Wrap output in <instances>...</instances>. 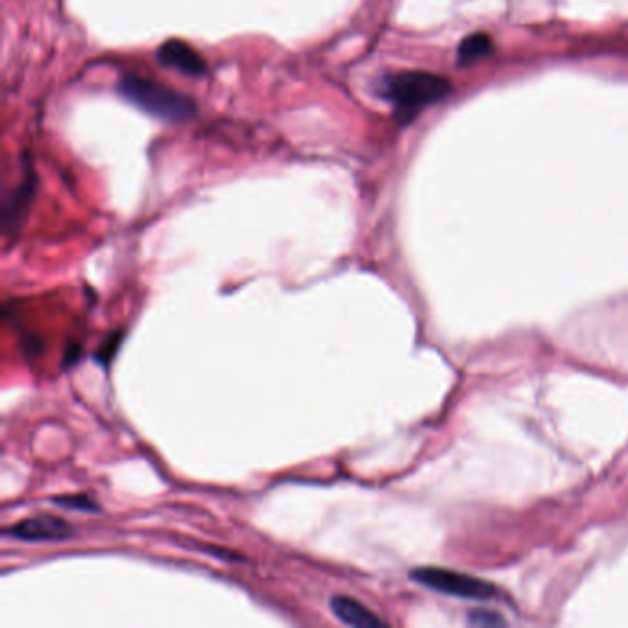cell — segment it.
<instances>
[{
	"label": "cell",
	"mask_w": 628,
	"mask_h": 628,
	"mask_svg": "<svg viewBox=\"0 0 628 628\" xmlns=\"http://www.w3.org/2000/svg\"><path fill=\"white\" fill-rule=\"evenodd\" d=\"M378 93L396 107V117L411 120L426 105L437 104L452 93V85L430 72H400L387 76Z\"/></svg>",
	"instance_id": "1"
},
{
	"label": "cell",
	"mask_w": 628,
	"mask_h": 628,
	"mask_svg": "<svg viewBox=\"0 0 628 628\" xmlns=\"http://www.w3.org/2000/svg\"><path fill=\"white\" fill-rule=\"evenodd\" d=\"M118 93L122 94L128 102L137 105L144 113L166 120V122H187L196 117V102L177 93L174 89L144 80L140 76H128L118 83Z\"/></svg>",
	"instance_id": "2"
},
{
	"label": "cell",
	"mask_w": 628,
	"mask_h": 628,
	"mask_svg": "<svg viewBox=\"0 0 628 628\" xmlns=\"http://www.w3.org/2000/svg\"><path fill=\"white\" fill-rule=\"evenodd\" d=\"M411 579L435 592L463 599H490L496 595V588L490 582L442 568H417Z\"/></svg>",
	"instance_id": "3"
},
{
	"label": "cell",
	"mask_w": 628,
	"mask_h": 628,
	"mask_svg": "<svg viewBox=\"0 0 628 628\" xmlns=\"http://www.w3.org/2000/svg\"><path fill=\"white\" fill-rule=\"evenodd\" d=\"M6 535L23 542H61L74 535V529L67 520L59 516L39 514L12 525L10 529H6Z\"/></svg>",
	"instance_id": "4"
},
{
	"label": "cell",
	"mask_w": 628,
	"mask_h": 628,
	"mask_svg": "<svg viewBox=\"0 0 628 628\" xmlns=\"http://www.w3.org/2000/svg\"><path fill=\"white\" fill-rule=\"evenodd\" d=\"M157 59L164 67L179 70L188 76H203L207 72L205 59L183 41H166L157 52Z\"/></svg>",
	"instance_id": "5"
},
{
	"label": "cell",
	"mask_w": 628,
	"mask_h": 628,
	"mask_svg": "<svg viewBox=\"0 0 628 628\" xmlns=\"http://www.w3.org/2000/svg\"><path fill=\"white\" fill-rule=\"evenodd\" d=\"M330 610L341 623L349 627L373 628L385 625L384 619L376 616L373 610L347 595H334L330 601Z\"/></svg>",
	"instance_id": "6"
},
{
	"label": "cell",
	"mask_w": 628,
	"mask_h": 628,
	"mask_svg": "<svg viewBox=\"0 0 628 628\" xmlns=\"http://www.w3.org/2000/svg\"><path fill=\"white\" fill-rule=\"evenodd\" d=\"M34 183V175H26V177H24L23 185L17 190V194L13 196L12 203L6 207V214H4L6 227H13L15 221L23 216L24 210L28 207L30 198H32V194H34Z\"/></svg>",
	"instance_id": "7"
},
{
	"label": "cell",
	"mask_w": 628,
	"mask_h": 628,
	"mask_svg": "<svg viewBox=\"0 0 628 628\" xmlns=\"http://www.w3.org/2000/svg\"><path fill=\"white\" fill-rule=\"evenodd\" d=\"M490 52H492V39L489 35L474 34L466 37L465 41L459 45L457 56L461 63H472V61L489 56Z\"/></svg>",
	"instance_id": "8"
},
{
	"label": "cell",
	"mask_w": 628,
	"mask_h": 628,
	"mask_svg": "<svg viewBox=\"0 0 628 628\" xmlns=\"http://www.w3.org/2000/svg\"><path fill=\"white\" fill-rule=\"evenodd\" d=\"M52 503L58 507H63V509H69V511L100 512V505L91 496H85V494L59 496V498H54Z\"/></svg>",
	"instance_id": "9"
},
{
	"label": "cell",
	"mask_w": 628,
	"mask_h": 628,
	"mask_svg": "<svg viewBox=\"0 0 628 628\" xmlns=\"http://www.w3.org/2000/svg\"><path fill=\"white\" fill-rule=\"evenodd\" d=\"M120 341H122V332H115L113 336H109V338L105 339L104 345L100 347L98 354H96V360L100 361L102 365H107L109 361L115 358L117 349L120 347Z\"/></svg>",
	"instance_id": "10"
}]
</instances>
